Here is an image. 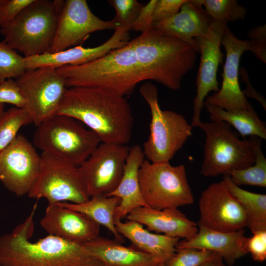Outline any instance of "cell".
<instances>
[{
  "mask_svg": "<svg viewBox=\"0 0 266 266\" xmlns=\"http://www.w3.org/2000/svg\"><path fill=\"white\" fill-rule=\"evenodd\" d=\"M197 53L189 44L152 28L99 59L57 69L66 88H103L125 97L144 81L179 90L183 78L195 66Z\"/></svg>",
  "mask_w": 266,
  "mask_h": 266,
  "instance_id": "6da1fadb",
  "label": "cell"
},
{
  "mask_svg": "<svg viewBox=\"0 0 266 266\" xmlns=\"http://www.w3.org/2000/svg\"><path fill=\"white\" fill-rule=\"evenodd\" d=\"M57 114L82 122L101 142L127 145L134 125L132 108L125 96L100 87L67 88Z\"/></svg>",
  "mask_w": 266,
  "mask_h": 266,
  "instance_id": "7a4b0ae2",
  "label": "cell"
},
{
  "mask_svg": "<svg viewBox=\"0 0 266 266\" xmlns=\"http://www.w3.org/2000/svg\"><path fill=\"white\" fill-rule=\"evenodd\" d=\"M36 207L10 233L0 236V266H105L83 244L50 234L31 241Z\"/></svg>",
  "mask_w": 266,
  "mask_h": 266,
  "instance_id": "3957f363",
  "label": "cell"
},
{
  "mask_svg": "<svg viewBox=\"0 0 266 266\" xmlns=\"http://www.w3.org/2000/svg\"><path fill=\"white\" fill-rule=\"evenodd\" d=\"M62 0H33L10 23L0 28L4 41L24 57L48 52L53 41Z\"/></svg>",
  "mask_w": 266,
  "mask_h": 266,
  "instance_id": "277c9868",
  "label": "cell"
},
{
  "mask_svg": "<svg viewBox=\"0 0 266 266\" xmlns=\"http://www.w3.org/2000/svg\"><path fill=\"white\" fill-rule=\"evenodd\" d=\"M139 92L151 116L149 135L142 148L145 158L153 163L169 162L192 135L193 127L182 114L161 109L157 88L152 82L143 84Z\"/></svg>",
  "mask_w": 266,
  "mask_h": 266,
  "instance_id": "5b68a950",
  "label": "cell"
},
{
  "mask_svg": "<svg viewBox=\"0 0 266 266\" xmlns=\"http://www.w3.org/2000/svg\"><path fill=\"white\" fill-rule=\"evenodd\" d=\"M34 145L80 166L101 141L97 134L70 116L56 114L36 126Z\"/></svg>",
  "mask_w": 266,
  "mask_h": 266,
  "instance_id": "8992f818",
  "label": "cell"
},
{
  "mask_svg": "<svg viewBox=\"0 0 266 266\" xmlns=\"http://www.w3.org/2000/svg\"><path fill=\"white\" fill-rule=\"evenodd\" d=\"M205 133L203 158L200 173L205 177L229 175L255 162V156L248 139L241 140L232 127L222 121H201Z\"/></svg>",
  "mask_w": 266,
  "mask_h": 266,
  "instance_id": "52a82bcc",
  "label": "cell"
},
{
  "mask_svg": "<svg viewBox=\"0 0 266 266\" xmlns=\"http://www.w3.org/2000/svg\"><path fill=\"white\" fill-rule=\"evenodd\" d=\"M138 181L147 205L156 209L176 208L194 203V196L183 165L153 163L145 159L138 170Z\"/></svg>",
  "mask_w": 266,
  "mask_h": 266,
  "instance_id": "ba28073f",
  "label": "cell"
},
{
  "mask_svg": "<svg viewBox=\"0 0 266 266\" xmlns=\"http://www.w3.org/2000/svg\"><path fill=\"white\" fill-rule=\"evenodd\" d=\"M38 178L28 194L30 198L45 199L48 204H80L90 199L79 167L63 158L41 152Z\"/></svg>",
  "mask_w": 266,
  "mask_h": 266,
  "instance_id": "9c48e42d",
  "label": "cell"
},
{
  "mask_svg": "<svg viewBox=\"0 0 266 266\" xmlns=\"http://www.w3.org/2000/svg\"><path fill=\"white\" fill-rule=\"evenodd\" d=\"M16 81L25 100L24 108L36 126L57 114L67 88L57 68L26 70Z\"/></svg>",
  "mask_w": 266,
  "mask_h": 266,
  "instance_id": "30bf717a",
  "label": "cell"
},
{
  "mask_svg": "<svg viewBox=\"0 0 266 266\" xmlns=\"http://www.w3.org/2000/svg\"><path fill=\"white\" fill-rule=\"evenodd\" d=\"M130 148L127 145L100 142L79 166L90 198L108 197L116 189Z\"/></svg>",
  "mask_w": 266,
  "mask_h": 266,
  "instance_id": "8fae6325",
  "label": "cell"
},
{
  "mask_svg": "<svg viewBox=\"0 0 266 266\" xmlns=\"http://www.w3.org/2000/svg\"><path fill=\"white\" fill-rule=\"evenodd\" d=\"M40 155L23 134L0 152V181L17 197L28 195L39 173Z\"/></svg>",
  "mask_w": 266,
  "mask_h": 266,
  "instance_id": "7c38bea8",
  "label": "cell"
},
{
  "mask_svg": "<svg viewBox=\"0 0 266 266\" xmlns=\"http://www.w3.org/2000/svg\"><path fill=\"white\" fill-rule=\"evenodd\" d=\"M228 23L212 21L203 35L194 38L200 54L199 70L196 80L197 91L193 100V114L191 126L198 127L200 115L208 94L219 91L217 74L218 66L223 62L224 53L221 50V41Z\"/></svg>",
  "mask_w": 266,
  "mask_h": 266,
  "instance_id": "4fadbf2b",
  "label": "cell"
},
{
  "mask_svg": "<svg viewBox=\"0 0 266 266\" xmlns=\"http://www.w3.org/2000/svg\"><path fill=\"white\" fill-rule=\"evenodd\" d=\"M200 220L208 229L223 232L243 230L247 227L245 212L222 180L210 184L199 201Z\"/></svg>",
  "mask_w": 266,
  "mask_h": 266,
  "instance_id": "5bb4252c",
  "label": "cell"
},
{
  "mask_svg": "<svg viewBox=\"0 0 266 266\" xmlns=\"http://www.w3.org/2000/svg\"><path fill=\"white\" fill-rule=\"evenodd\" d=\"M117 26L112 19L104 21L96 16L86 0H65L55 35L48 52H58L76 46L92 33L114 30Z\"/></svg>",
  "mask_w": 266,
  "mask_h": 266,
  "instance_id": "9a60e30c",
  "label": "cell"
},
{
  "mask_svg": "<svg viewBox=\"0 0 266 266\" xmlns=\"http://www.w3.org/2000/svg\"><path fill=\"white\" fill-rule=\"evenodd\" d=\"M221 45L226 51L222 83L218 92L207 96L204 102L226 110L247 109L253 105L243 95L239 83V66L244 52L249 51L247 39H240L232 33L228 26L223 33Z\"/></svg>",
  "mask_w": 266,
  "mask_h": 266,
  "instance_id": "2e32d148",
  "label": "cell"
},
{
  "mask_svg": "<svg viewBox=\"0 0 266 266\" xmlns=\"http://www.w3.org/2000/svg\"><path fill=\"white\" fill-rule=\"evenodd\" d=\"M129 32L126 28L117 26L112 36L98 46L85 48L76 46L58 52H46L39 55L25 57L26 70L41 67L57 68L65 66H78L88 63L125 45L129 41Z\"/></svg>",
  "mask_w": 266,
  "mask_h": 266,
  "instance_id": "e0dca14e",
  "label": "cell"
},
{
  "mask_svg": "<svg viewBox=\"0 0 266 266\" xmlns=\"http://www.w3.org/2000/svg\"><path fill=\"white\" fill-rule=\"evenodd\" d=\"M48 234L84 244L99 236L100 225L87 215L59 203L48 205L40 220Z\"/></svg>",
  "mask_w": 266,
  "mask_h": 266,
  "instance_id": "ac0fdd59",
  "label": "cell"
},
{
  "mask_svg": "<svg viewBox=\"0 0 266 266\" xmlns=\"http://www.w3.org/2000/svg\"><path fill=\"white\" fill-rule=\"evenodd\" d=\"M212 20L197 0H187L179 11L165 20L153 24L159 33L178 38L193 46L199 53L194 38L204 34Z\"/></svg>",
  "mask_w": 266,
  "mask_h": 266,
  "instance_id": "d6986e66",
  "label": "cell"
},
{
  "mask_svg": "<svg viewBox=\"0 0 266 266\" xmlns=\"http://www.w3.org/2000/svg\"><path fill=\"white\" fill-rule=\"evenodd\" d=\"M126 218L145 225L150 231L184 240L192 238L198 231L197 223L176 208L156 209L140 206L130 212Z\"/></svg>",
  "mask_w": 266,
  "mask_h": 266,
  "instance_id": "ffe728a7",
  "label": "cell"
},
{
  "mask_svg": "<svg viewBox=\"0 0 266 266\" xmlns=\"http://www.w3.org/2000/svg\"><path fill=\"white\" fill-rule=\"evenodd\" d=\"M198 231L192 238L177 243L176 248L190 247L205 249L219 254L225 264L233 266L247 254L244 230L223 232L211 230L197 223Z\"/></svg>",
  "mask_w": 266,
  "mask_h": 266,
  "instance_id": "44dd1931",
  "label": "cell"
},
{
  "mask_svg": "<svg viewBox=\"0 0 266 266\" xmlns=\"http://www.w3.org/2000/svg\"><path fill=\"white\" fill-rule=\"evenodd\" d=\"M144 159L142 148L139 145L130 148L121 180L116 189L108 196L117 197L120 200L114 213V222L121 220L137 207L148 206L141 194L138 176V170Z\"/></svg>",
  "mask_w": 266,
  "mask_h": 266,
  "instance_id": "7402d4cb",
  "label": "cell"
},
{
  "mask_svg": "<svg viewBox=\"0 0 266 266\" xmlns=\"http://www.w3.org/2000/svg\"><path fill=\"white\" fill-rule=\"evenodd\" d=\"M118 233L130 240L133 247L151 255L159 264H165L174 255L179 238L154 233L134 221L114 222Z\"/></svg>",
  "mask_w": 266,
  "mask_h": 266,
  "instance_id": "603a6c76",
  "label": "cell"
},
{
  "mask_svg": "<svg viewBox=\"0 0 266 266\" xmlns=\"http://www.w3.org/2000/svg\"><path fill=\"white\" fill-rule=\"evenodd\" d=\"M105 266H159L150 255L133 247H126L115 239L101 236L83 244Z\"/></svg>",
  "mask_w": 266,
  "mask_h": 266,
  "instance_id": "cb8c5ba5",
  "label": "cell"
},
{
  "mask_svg": "<svg viewBox=\"0 0 266 266\" xmlns=\"http://www.w3.org/2000/svg\"><path fill=\"white\" fill-rule=\"evenodd\" d=\"M211 121L224 122L235 128L243 138L256 136L266 139V125L261 120L252 106L247 109H234L226 110L204 102Z\"/></svg>",
  "mask_w": 266,
  "mask_h": 266,
  "instance_id": "d4e9b609",
  "label": "cell"
},
{
  "mask_svg": "<svg viewBox=\"0 0 266 266\" xmlns=\"http://www.w3.org/2000/svg\"><path fill=\"white\" fill-rule=\"evenodd\" d=\"M120 201L119 198L115 196H95L82 203H58L87 215L107 228L113 234L114 239L122 243L124 242V237L117 231L114 221V213Z\"/></svg>",
  "mask_w": 266,
  "mask_h": 266,
  "instance_id": "484cf974",
  "label": "cell"
},
{
  "mask_svg": "<svg viewBox=\"0 0 266 266\" xmlns=\"http://www.w3.org/2000/svg\"><path fill=\"white\" fill-rule=\"evenodd\" d=\"M222 181L243 207L246 215V227L252 233L266 231V195L241 188L227 174L223 175Z\"/></svg>",
  "mask_w": 266,
  "mask_h": 266,
  "instance_id": "4316f807",
  "label": "cell"
},
{
  "mask_svg": "<svg viewBox=\"0 0 266 266\" xmlns=\"http://www.w3.org/2000/svg\"><path fill=\"white\" fill-rule=\"evenodd\" d=\"M247 139L255 154L254 163L246 168L232 171L229 175L237 186L251 185L265 188L266 158L262 150V139L256 136H250Z\"/></svg>",
  "mask_w": 266,
  "mask_h": 266,
  "instance_id": "83f0119b",
  "label": "cell"
},
{
  "mask_svg": "<svg viewBox=\"0 0 266 266\" xmlns=\"http://www.w3.org/2000/svg\"><path fill=\"white\" fill-rule=\"evenodd\" d=\"M32 123V119L24 108L13 107L4 111L0 116V152L14 140L22 127Z\"/></svg>",
  "mask_w": 266,
  "mask_h": 266,
  "instance_id": "f1b7e54d",
  "label": "cell"
},
{
  "mask_svg": "<svg viewBox=\"0 0 266 266\" xmlns=\"http://www.w3.org/2000/svg\"><path fill=\"white\" fill-rule=\"evenodd\" d=\"M206 10L212 21L234 22L243 20L247 10L237 0H197Z\"/></svg>",
  "mask_w": 266,
  "mask_h": 266,
  "instance_id": "f546056e",
  "label": "cell"
},
{
  "mask_svg": "<svg viewBox=\"0 0 266 266\" xmlns=\"http://www.w3.org/2000/svg\"><path fill=\"white\" fill-rule=\"evenodd\" d=\"M25 57L4 41H0V82L17 79L26 71Z\"/></svg>",
  "mask_w": 266,
  "mask_h": 266,
  "instance_id": "4dcf8cb0",
  "label": "cell"
},
{
  "mask_svg": "<svg viewBox=\"0 0 266 266\" xmlns=\"http://www.w3.org/2000/svg\"><path fill=\"white\" fill-rule=\"evenodd\" d=\"M108 2L115 11L112 19L117 26L125 28L130 31L136 19L142 4L136 0H109Z\"/></svg>",
  "mask_w": 266,
  "mask_h": 266,
  "instance_id": "1f68e13d",
  "label": "cell"
},
{
  "mask_svg": "<svg viewBox=\"0 0 266 266\" xmlns=\"http://www.w3.org/2000/svg\"><path fill=\"white\" fill-rule=\"evenodd\" d=\"M213 253L205 249L177 248L174 255L164 264L165 266H202Z\"/></svg>",
  "mask_w": 266,
  "mask_h": 266,
  "instance_id": "d6a6232c",
  "label": "cell"
},
{
  "mask_svg": "<svg viewBox=\"0 0 266 266\" xmlns=\"http://www.w3.org/2000/svg\"><path fill=\"white\" fill-rule=\"evenodd\" d=\"M249 51L259 60L266 63V25L254 27L247 33Z\"/></svg>",
  "mask_w": 266,
  "mask_h": 266,
  "instance_id": "836d02e7",
  "label": "cell"
},
{
  "mask_svg": "<svg viewBox=\"0 0 266 266\" xmlns=\"http://www.w3.org/2000/svg\"><path fill=\"white\" fill-rule=\"evenodd\" d=\"M14 105L17 108H24L25 100L16 80L7 79L0 82V104Z\"/></svg>",
  "mask_w": 266,
  "mask_h": 266,
  "instance_id": "e575fe53",
  "label": "cell"
},
{
  "mask_svg": "<svg viewBox=\"0 0 266 266\" xmlns=\"http://www.w3.org/2000/svg\"><path fill=\"white\" fill-rule=\"evenodd\" d=\"M187 0H156L152 13L153 24L167 19L177 13Z\"/></svg>",
  "mask_w": 266,
  "mask_h": 266,
  "instance_id": "d590c367",
  "label": "cell"
},
{
  "mask_svg": "<svg viewBox=\"0 0 266 266\" xmlns=\"http://www.w3.org/2000/svg\"><path fill=\"white\" fill-rule=\"evenodd\" d=\"M253 235L246 239L245 248L253 260L262 262L266 260V231L252 233Z\"/></svg>",
  "mask_w": 266,
  "mask_h": 266,
  "instance_id": "8d00e7d4",
  "label": "cell"
},
{
  "mask_svg": "<svg viewBox=\"0 0 266 266\" xmlns=\"http://www.w3.org/2000/svg\"><path fill=\"white\" fill-rule=\"evenodd\" d=\"M33 0H7L0 7V28L11 22Z\"/></svg>",
  "mask_w": 266,
  "mask_h": 266,
  "instance_id": "74e56055",
  "label": "cell"
},
{
  "mask_svg": "<svg viewBox=\"0 0 266 266\" xmlns=\"http://www.w3.org/2000/svg\"><path fill=\"white\" fill-rule=\"evenodd\" d=\"M156 0H151L141 8L132 26V30L146 32L152 28V13Z\"/></svg>",
  "mask_w": 266,
  "mask_h": 266,
  "instance_id": "f35d334b",
  "label": "cell"
},
{
  "mask_svg": "<svg viewBox=\"0 0 266 266\" xmlns=\"http://www.w3.org/2000/svg\"><path fill=\"white\" fill-rule=\"evenodd\" d=\"M239 75L241 76V81L246 85V88L242 90L243 95L247 98L257 100L262 105L264 109L266 110V99L259 92H258L252 85L247 70L245 68L242 67L239 71Z\"/></svg>",
  "mask_w": 266,
  "mask_h": 266,
  "instance_id": "ab89813d",
  "label": "cell"
},
{
  "mask_svg": "<svg viewBox=\"0 0 266 266\" xmlns=\"http://www.w3.org/2000/svg\"><path fill=\"white\" fill-rule=\"evenodd\" d=\"M202 266H227V265L219 254L213 252L210 258Z\"/></svg>",
  "mask_w": 266,
  "mask_h": 266,
  "instance_id": "60d3db41",
  "label": "cell"
},
{
  "mask_svg": "<svg viewBox=\"0 0 266 266\" xmlns=\"http://www.w3.org/2000/svg\"><path fill=\"white\" fill-rule=\"evenodd\" d=\"M4 111L3 104H0V116L3 114Z\"/></svg>",
  "mask_w": 266,
  "mask_h": 266,
  "instance_id": "b9f144b4",
  "label": "cell"
},
{
  "mask_svg": "<svg viewBox=\"0 0 266 266\" xmlns=\"http://www.w3.org/2000/svg\"><path fill=\"white\" fill-rule=\"evenodd\" d=\"M7 0H0V7L4 4Z\"/></svg>",
  "mask_w": 266,
  "mask_h": 266,
  "instance_id": "7bdbcfd3",
  "label": "cell"
},
{
  "mask_svg": "<svg viewBox=\"0 0 266 266\" xmlns=\"http://www.w3.org/2000/svg\"><path fill=\"white\" fill-rule=\"evenodd\" d=\"M159 266H165L164 264H160Z\"/></svg>",
  "mask_w": 266,
  "mask_h": 266,
  "instance_id": "ee69618b",
  "label": "cell"
}]
</instances>
